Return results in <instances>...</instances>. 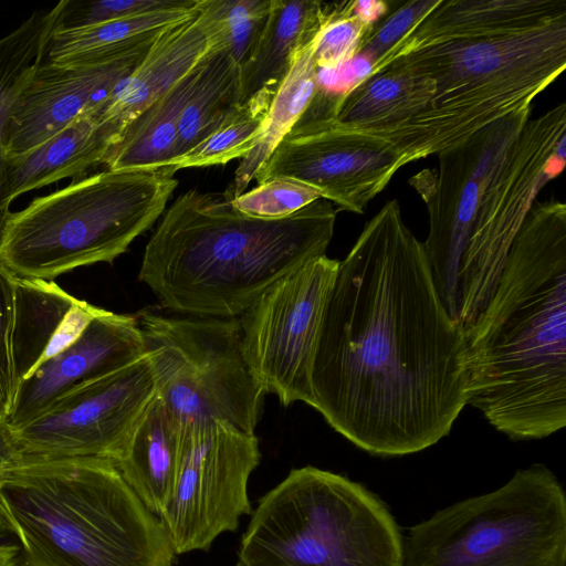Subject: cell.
Instances as JSON below:
<instances>
[{"mask_svg":"<svg viewBox=\"0 0 566 566\" xmlns=\"http://www.w3.org/2000/svg\"><path fill=\"white\" fill-rule=\"evenodd\" d=\"M311 384L325 421L380 457L436 444L468 405L464 331L444 308L397 200L339 261Z\"/></svg>","mask_w":566,"mask_h":566,"instance_id":"obj_1","label":"cell"},{"mask_svg":"<svg viewBox=\"0 0 566 566\" xmlns=\"http://www.w3.org/2000/svg\"><path fill=\"white\" fill-rule=\"evenodd\" d=\"M468 403L512 440L566 426V206L535 202L464 331Z\"/></svg>","mask_w":566,"mask_h":566,"instance_id":"obj_2","label":"cell"},{"mask_svg":"<svg viewBox=\"0 0 566 566\" xmlns=\"http://www.w3.org/2000/svg\"><path fill=\"white\" fill-rule=\"evenodd\" d=\"M336 209L319 199L283 219L235 210L224 195L190 189L165 210L138 280L186 316L240 317L271 285L324 255Z\"/></svg>","mask_w":566,"mask_h":566,"instance_id":"obj_3","label":"cell"},{"mask_svg":"<svg viewBox=\"0 0 566 566\" xmlns=\"http://www.w3.org/2000/svg\"><path fill=\"white\" fill-rule=\"evenodd\" d=\"M0 496L28 566H174L159 517L108 459L21 461Z\"/></svg>","mask_w":566,"mask_h":566,"instance_id":"obj_4","label":"cell"},{"mask_svg":"<svg viewBox=\"0 0 566 566\" xmlns=\"http://www.w3.org/2000/svg\"><path fill=\"white\" fill-rule=\"evenodd\" d=\"M178 186L170 168L104 170L11 213L0 265L18 279L53 281L113 262L164 214Z\"/></svg>","mask_w":566,"mask_h":566,"instance_id":"obj_5","label":"cell"},{"mask_svg":"<svg viewBox=\"0 0 566 566\" xmlns=\"http://www.w3.org/2000/svg\"><path fill=\"white\" fill-rule=\"evenodd\" d=\"M252 513L237 566L403 564V541L388 509L340 474L294 469Z\"/></svg>","mask_w":566,"mask_h":566,"instance_id":"obj_6","label":"cell"},{"mask_svg":"<svg viewBox=\"0 0 566 566\" xmlns=\"http://www.w3.org/2000/svg\"><path fill=\"white\" fill-rule=\"evenodd\" d=\"M566 495L544 464L413 525L402 566H565Z\"/></svg>","mask_w":566,"mask_h":566,"instance_id":"obj_7","label":"cell"},{"mask_svg":"<svg viewBox=\"0 0 566 566\" xmlns=\"http://www.w3.org/2000/svg\"><path fill=\"white\" fill-rule=\"evenodd\" d=\"M392 63L434 83L424 109L480 129L532 107L563 73L566 17L517 32L426 46Z\"/></svg>","mask_w":566,"mask_h":566,"instance_id":"obj_8","label":"cell"},{"mask_svg":"<svg viewBox=\"0 0 566 566\" xmlns=\"http://www.w3.org/2000/svg\"><path fill=\"white\" fill-rule=\"evenodd\" d=\"M137 318L157 397L181 426L221 420L254 433L265 394L244 359L239 317Z\"/></svg>","mask_w":566,"mask_h":566,"instance_id":"obj_9","label":"cell"},{"mask_svg":"<svg viewBox=\"0 0 566 566\" xmlns=\"http://www.w3.org/2000/svg\"><path fill=\"white\" fill-rule=\"evenodd\" d=\"M566 104L530 118L504 160L484 179L463 251L454 321L469 328L485 307L539 190L560 174Z\"/></svg>","mask_w":566,"mask_h":566,"instance_id":"obj_10","label":"cell"},{"mask_svg":"<svg viewBox=\"0 0 566 566\" xmlns=\"http://www.w3.org/2000/svg\"><path fill=\"white\" fill-rule=\"evenodd\" d=\"M261 459L254 433L221 420L182 426L178 468L158 516L176 555L208 549L251 513L248 481Z\"/></svg>","mask_w":566,"mask_h":566,"instance_id":"obj_11","label":"cell"},{"mask_svg":"<svg viewBox=\"0 0 566 566\" xmlns=\"http://www.w3.org/2000/svg\"><path fill=\"white\" fill-rule=\"evenodd\" d=\"M339 261L314 258L281 277L239 317L244 359L264 394L314 408L311 376Z\"/></svg>","mask_w":566,"mask_h":566,"instance_id":"obj_12","label":"cell"},{"mask_svg":"<svg viewBox=\"0 0 566 566\" xmlns=\"http://www.w3.org/2000/svg\"><path fill=\"white\" fill-rule=\"evenodd\" d=\"M156 395L147 354L80 385L15 430L21 461L101 458L114 462Z\"/></svg>","mask_w":566,"mask_h":566,"instance_id":"obj_13","label":"cell"},{"mask_svg":"<svg viewBox=\"0 0 566 566\" xmlns=\"http://www.w3.org/2000/svg\"><path fill=\"white\" fill-rule=\"evenodd\" d=\"M531 113L532 107L480 128L438 155V171L423 170L413 178L429 214L423 250L436 290L453 321L461 260L482 184L504 160Z\"/></svg>","mask_w":566,"mask_h":566,"instance_id":"obj_14","label":"cell"},{"mask_svg":"<svg viewBox=\"0 0 566 566\" xmlns=\"http://www.w3.org/2000/svg\"><path fill=\"white\" fill-rule=\"evenodd\" d=\"M399 169L396 156L382 144L326 115L300 119L254 180L298 182L340 210L363 213Z\"/></svg>","mask_w":566,"mask_h":566,"instance_id":"obj_15","label":"cell"},{"mask_svg":"<svg viewBox=\"0 0 566 566\" xmlns=\"http://www.w3.org/2000/svg\"><path fill=\"white\" fill-rule=\"evenodd\" d=\"M155 39L125 56L97 65L65 67L43 61L11 111L7 155L36 147L92 111L134 71Z\"/></svg>","mask_w":566,"mask_h":566,"instance_id":"obj_16","label":"cell"},{"mask_svg":"<svg viewBox=\"0 0 566 566\" xmlns=\"http://www.w3.org/2000/svg\"><path fill=\"white\" fill-rule=\"evenodd\" d=\"M147 354L138 318L105 311L57 355L20 384L7 421L15 430L69 390L123 368Z\"/></svg>","mask_w":566,"mask_h":566,"instance_id":"obj_17","label":"cell"},{"mask_svg":"<svg viewBox=\"0 0 566 566\" xmlns=\"http://www.w3.org/2000/svg\"><path fill=\"white\" fill-rule=\"evenodd\" d=\"M223 42L211 0H200L186 20L164 29L144 59L91 112L119 140L126 127L153 102Z\"/></svg>","mask_w":566,"mask_h":566,"instance_id":"obj_18","label":"cell"},{"mask_svg":"<svg viewBox=\"0 0 566 566\" xmlns=\"http://www.w3.org/2000/svg\"><path fill=\"white\" fill-rule=\"evenodd\" d=\"M563 17L566 0H436L427 14L371 63L368 75L426 46L517 32Z\"/></svg>","mask_w":566,"mask_h":566,"instance_id":"obj_19","label":"cell"},{"mask_svg":"<svg viewBox=\"0 0 566 566\" xmlns=\"http://www.w3.org/2000/svg\"><path fill=\"white\" fill-rule=\"evenodd\" d=\"M116 144L112 130L86 112L61 132L18 155H7L2 177V199L10 207L18 196L61 179L82 175L104 165Z\"/></svg>","mask_w":566,"mask_h":566,"instance_id":"obj_20","label":"cell"},{"mask_svg":"<svg viewBox=\"0 0 566 566\" xmlns=\"http://www.w3.org/2000/svg\"><path fill=\"white\" fill-rule=\"evenodd\" d=\"M335 8L336 2L272 0L259 43L241 67L242 104L252 98H273L296 52L319 34Z\"/></svg>","mask_w":566,"mask_h":566,"instance_id":"obj_21","label":"cell"},{"mask_svg":"<svg viewBox=\"0 0 566 566\" xmlns=\"http://www.w3.org/2000/svg\"><path fill=\"white\" fill-rule=\"evenodd\" d=\"M200 0H177L174 4L144 11L109 22L55 31L46 51L59 66L81 67L107 63L153 41L198 9Z\"/></svg>","mask_w":566,"mask_h":566,"instance_id":"obj_22","label":"cell"},{"mask_svg":"<svg viewBox=\"0 0 566 566\" xmlns=\"http://www.w3.org/2000/svg\"><path fill=\"white\" fill-rule=\"evenodd\" d=\"M181 437L182 426L156 395L114 461L126 483L157 516L172 491Z\"/></svg>","mask_w":566,"mask_h":566,"instance_id":"obj_23","label":"cell"},{"mask_svg":"<svg viewBox=\"0 0 566 566\" xmlns=\"http://www.w3.org/2000/svg\"><path fill=\"white\" fill-rule=\"evenodd\" d=\"M434 93L431 80L392 63L335 95L331 117L355 128L388 126L423 111Z\"/></svg>","mask_w":566,"mask_h":566,"instance_id":"obj_24","label":"cell"},{"mask_svg":"<svg viewBox=\"0 0 566 566\" xmlns=\"http://www.w3.org/2000/svg\"><path fill=\"white\" fill-rule=\"evenodd\" d=\"M209 53L126 127L108 151L104 163L106 169L156 170L169 167L175 157L181 112Z\"/></svg>","mask_w":566,"mask_h":566,"instance_id":"obj_25","label":"cell"},{"mask_svg":"<svg viewBox=\"0 0 566 566\" xmlns=\"http://www.w3.org/2000/svg\"><path fill=\"white\" fill-rule=\"evenodd\" d=\"M317 36L296 52L289 73L271 101L254 147L241 158L232 182L223 192L229 200L247 190L313 101L317 90L318 71L314 60Z\"/></svg>","mask_w":566,"mask_h":566,"instance_id":"obj_26","label":"cell"},{"mask_svg":"<svg viewBox=\"0 0 566 566\" xmlns=\"http://www.w3.org/2000/svg\"><path fill=\"white\" fill-rule=\"evenodd\" d=\"M241 105V66L224 43L219 42L211 49L181 112L177 146L171 163L200 145Z\"/></svg>","mask_w":566,"mask_h":566,"instance_id":"obj_27","label":"cell"},{"mask_svg":"<svg viewBox=\"0 0 566 566\" xmlns=\"http://www.w3.org/2000/svg\"><path fill=\"white\" fill-rule=\"evenodd\" d=\"M59 14V3L49 11H35L0 39V239L11 214L2 199L8 123L17 98L46 56Z\"/></svg>","mask_w":566,"mask_h":566,"instance_id":"obj_28","label":"cell"},{"mask_svg":"<svg viewBox=\"0 0 566 566\" xmlns=\"http://www.w3.org/2000/svg\"><path fill=\"white\" fill-rule=\"evenodd\" d=\"M77 298L54 281H14L13 364L19 385L40 364L54 333Z\"/></svg>","mask_w":566,"mask_h":566,"instance_id":"obj_29","label":"cell"},{"mask_svg":"<svg viewBox=\"0 0 566 566\" xmlns=\"http://www.w3.org/2000/svg\"><path fill=\"white\" fill-rule=\"evenodd\" d=\"M272 99L252 98L243 103L200 145L174 160L169 168L207 167L244 157L255 145Z\"/></svg>","mask_w":566,"mask_h":566,"instance_id":"obj_30","label":"cell"},{"mask_svg":"<svg viewBox=\"0 0 566 566\" xmlns=\"http://www.w3.org/2000/svg\"><path fill=\"white\" fill-rule=\"evenodd\" d=\"M272 0H212L223 43L242 67L266 25Z\"/></svg>","mask_w":566,"mask_h":566,"instance_id":"obj_31","label":"cell"},{"mask_svg":"<svg viewBox=\"0 0 566 566\" xmlns=\"http://www.w3.org/2000/svg\"><path fill=\"white\" fill-rule=\"evenodd\" d=\"M354 1L336 2L331 19L319 32L314 50L317 70L333 71L355 59L374 25L353 13Z\"/></svg>","mask_w":566,"mask_h":566,"instance_id":"obj_32","label":"cell"},{"mask_svg":"<svg viewBox=\"0 0 566 566\" xmlns=\"http://www.w3.org/2000/svg\"><path fill=\"white\" fill-rule=\"evenodd\" d=\"M319 199V193L311 187L284 179H271L230 201L235 210L245 216L274 220L290 217Z\"/></svg>","mask_w":566,"mask_h":566,"instance_id":"obj_33","label":"cell"},{"mask_svg":"<svg viewBox=\"0 0 566 566\" xmlns=\"http://www.w3.org/2000/svg\"><path fill=\"white\" fill-rule=\"evenodd\" d=\"M177 0H62L56 31L84 28L171 6Z\"/></svg>","mask_w":566,"mask_h":566,"instance_id":"obj_34","label":"cell"},{"mask_svg":"<svg viewBox=\"0 0 566 566\" xmlns=\"http://www.w3.org/2000/svg\"><path fill=\"white\" fill-rule=\"evenodd\" d=\"M15 276L0 265V420L14 405L19 381L13 364V314Z\"/></svg>","mask_w":566,"mask_h":566,"instance_id":"obj_35","label":"cell"},{"mask_svg":"<svg viewBox=\"0 0 566 566\" xmlns=\"http://www.w3.org/2000/svg\"><path fill=\"white\" fill-rule=\"evenodd\" d=\"M434 3L436 0H411L400 6L379 25L373 27L358 55H366L374 63L427 14Z\"/></svg>","mask_w":566,"mask_h":566,"instance_id":"obj_36","label":"cell"},{"mask_svg":"<svg viewBox=\"0 0 566 566\" xmlns=\"http://www.w3.org/2000/svg\"><path fill=\"white\" fill-rule=\"evenodd\" d=\"M103 312V308L77 298L59 325L40 363L57 355L74 343L87 325Z\"/></svg>","mask_w":566,"mask_h":566,"instance_id":"obj_37","label":"cell"},{"mask_svg":"<svg viewBox=\"0 0 566 566\" xmlns=\"http://www.w3.org/2000/svg\"><path fill=\"white\" fill-rule=\"evenodd\" d=\"M22 460L17 442V431L7 420H0V472Z\"/></svg>","mask_w":566,"mask_h":566,"instance_id":"obj_38","label":"cell"},{"mask_svg":"<svg viewBox=\"0 0 566 566\" xmlns=\"http://www.w3.org/2000/svg\"><path fill=\"white\" fill-rule=\"evenodd\" d=\"M389 3L378 0H354L353 13L366 24L374 25L375 21L386 14Z\"/></svg>","mask_w":566,"mask_h":566,"instance_id":"obj_39","label":"cell"},{"mask_svg":"<svg viewBox=\"0 0 566 566\" xmlns=\"http://www.w3.org/2000/svg\"><path fill=\"white\" fill-rule=\"evenodd\" d=\"M18 552L15 545H0V566H18Z\"/></svg>","mask_w":566,"mask_h":566,"instance_id":"obj_40","label":"cell"},{"mask_svg":"<svg viewBox=\"0 0 566 566\" xmlns=\"http://www.w3.org/2000/svg\"><path fill=\"white\" fill-rule=\"evenodd\" d=\"M2 472H0V483H1ZM9 533H13L10 522L7 517L1 496H0V537L6 536Z\"/></svg>","mask_w":566,"mask_h":566,"instance_id":"obj_41","label":"cell"}]
</instances>
